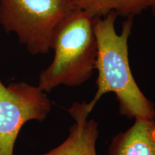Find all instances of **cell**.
Instances as JSON below:
<instances>
[{
  "instance_id": "cell-1",
  "label": "cell",
  "mask_w": 155,
  "mask_h": 155,
  "mask_svg": "<svg viewBox=\"0 0 155 155\" xmlns=\"http://www.w3.org/2000/svg\"><path fill=\"white\" fill-rule=\"evenodd\" d=\"M114 12L94 18L98 45L96 70L98 71L96 94L88 103L92 111L104 94L114 93L119 104L120 114L129 119H154L155 111L150 100L137 84L129 60V40L134 17L127 18L121 32H117Z\"/></svg>"
},
{
  "instance_id": "cell-7",
  "label": "cell",
  "mask_w": 155,
  "mask_h": 155,
  "mask_svg": "<svg viewBox=\"0 0 155 155\" xmlns=\"http://www.w3.org/2000/svg\"><path fill=\"white\" fill-rule=\"evenodd\" d=\"M77 8L93 18L116 13L126 18L134 17L148 9L149 0H71Z\"/></svg>"
},
{
  "instance_id": "cell-6",
  "label": "cell",
  "mask_w": 155,
  "mask_h": 155,
  "mask_svg": "<svg viewBox=\"0 0 155 155\" xmlns=\"http://www.w3.org/2000/svg\"><path fill=\"white\" fill-rule=\"evenodd\" d=\"M109 155H155V120L136 119L129 129L114 137Z\"/></svg>"
},
{
  "instance_id": "cell-3",
  "label": "cell",
  "mask_w": 155,
  "mask_h": 155,
  "mask_svg": "<svg viewBox=\"0 0 155 155\" xmlns=\"http://www.w3.org/2000/svg\"><path fill=\"white\" fill-rule=\"evenodd\" d=\"M75 9L71 0H0V25L28 53L46 54L58 27Z\"/></svg>"
},
{
  "instance_id": "cell-5",
  "label": "cell",
  "mask_w": 155,
  "mask_h": 155,
  "mask_svg": "<svg viewBox=\"0 0 155 155\" xmlns=\"http://www.w3.org/2000/svg\"><path fill=\"white\" fill-rule=\"evenodd\" d=\"M68 111L75 123L70 129L67 139L49 152L30 155H97L96 145L99 131L98 123L88 119L91 113L88 103H73Z\"/></svg>"
},
{
  "instance_id": "cell-2",
  "label": "cell",
  "mask_w": 155,
  "mask_h": 155,
  "mask_svg": "<svg viewBox=\"0 0 155 155\" xmlns=\"http://www.w3.org/2000/svg\"><path fill=\"white\" fill-rule=\"evenodd\" d=\"M51 50L53 61L39 76L38 86L42 91L50 93L58 86H79L88 81L98 55L94 18L75 9L58 27Z\"/></svg>"
},
{
  "instance_id": "cell-8",
  "label": "cell",
  "mask_w": 155,
  "mask_h": 155,
  "mask_svg": "<svg viewBox=\"0 0 155 155\" xmlns=\"http://www.w3.org/2000/svg\"><path fill=\"white\" fill-rule=\"evenodd\" d=\"M148 9H150L152 15L155 17V0H149Z\"/></svg>"
},
{
  "instance_id": "cell-4",
  "label": "cell",
  "mask_w": 155,
  "mask_h": 155,
  "mask_svg": "<svg viewBox=\"0 0 155 155\" xmlns=\"http://www.w3.org/2000/svg\"><path fill=\"white\" fill-rule=\"evenodd\" d=\"M52 103L43 91L25 82L5 86L0 79V155H14L19 131L27 122L45 120Z\"/></svg>"
}]
</instances>
